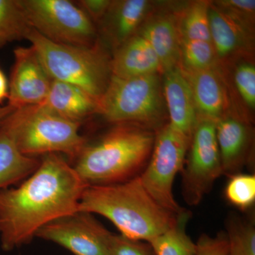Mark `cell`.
I'll return each instance as SVG.
<instances>
[{
  "mask_svg": "<svg viewBox=\"0 0 255 255\" xmlns=\"http://www.w3.org/2000/svg\"><path fill=\"white\" fill-rule=\"evenodd\" d=\"M16 187L0 190V243L10 252L28 244L52 221L79 211L87 187L60 154L43 156Z\"/></svg>",
  "mask_w": 255,
  "mask_h": 255,
  "instance_id": "1",
  "label": "cell"
},
{
  "mask_svg": "<svg viewBox=\"0 0 255 255\" xmlns=\"http://www.w3.org/2000/svg\"><path fill=\"white\" fill-rule=\"evenodd\" d=\"M79 211L103 216L129 239L149 242L172 227L178 215L157 204L140 177L107 185H88Z\"/></svg>",
  "mask_w": 255,
  "mask_h": 255,
  "instance_id": "2",
  "label": "cell"
},
{
  "mask_svg": "<svg viewBox=\"0 0 255 255\" xmlns=\"http://www.w3.org/2000/svg\"><path fill=\"white\" fill-rule=\"evenodd\" d=\"M155 130L117 124L98 140L83 147L73 167L87 185L126 182L142 173L148 162Z\"/></svg>",
  "mask_w": 255,
  "mask_h": 255,
  "instance_id": "3",
  "label": "cell"
},
{
  "mask_svg": "<svg viewBox=\"0 0 255 255\" xmlns=\"http://www.w3.org/2000/svg\"><path fill=\"white\" fill-rule=\"evenodd\" d=\"M26 39L52 80L75 85L100 100L112 78V60L97 43L91 46L60 44L32 28Z\"/></svg>",
  "mask_w": 255,
  "mask_h": 255,
  "instance_id": "4",
  "label": "cell"
},
{
  "mask_svg": "<svg viewBox=\"0 0 255 255\" xmlns=\"http://www.w3.org/2000/svg\"><path fill=\"white\" fill-rule=\"evenodd\" d=\"M1 125L12 134L21 153L29 157L65 154L75 159L87 143L80 123L41 105L16 109Z\"/></svg>",
  "mask_w": 255,
  "mask_h": 255,
  "instance_id": "5",
  "label": "cell"
},
{
  "mask_svg": "<svg viewBox=\"0 0 255 255\" xmlns=\"http://www.w3.org/2000/svg\"><path fill=\"white\" fill-rule=\"evenodd\" d=\"M159 74L119 78L112 75L99 101V113L114 124H134L156 130L165 117Z\"/></svg>",
  "mask_w": 255,
  "mask_h": 255,
  "instance_id": "6",
  "label": "cell"
},
{
  "mask_svg": "<svg viewBox=\"0 0 255 255\" xmlns=\"http://www.w3.org/2000/svg\"><path fill=\"white\" fill-rule=\"evenodd\" d=\"M191 139L164 124L155 130L148 162L139 175L145 190L161 206L175 214L184 210L174 198V182L181 172Z\"/></svg>",
  "mask_w": 255,
  "mask_h": 255,
  "instance_id": "7",
  "label": "cell"
},
{
  "mask_svg": "<svg viewBox=\"0 0 255 255\" xmlns=\"http://www.w3.org/2000/svg\"><path fill=\"white\" fill-rule=\"evenodd\" d=\"M31 27L60 44L91 46L96 28L88 16L68 0H20Z\"/></svg>",
  "mask_w": 255,
  "mask_h": 255,
  "instance_id": "8",
  "label": "cell"
},
{
  "mask_svg": "<svg viewBox=\"0 0 255 255\" xmlns=\"http://www.w3.org/2000/svg\"><path fill=\"white\" fill-rule=\"evenodd\" d=\"M181 174L183 199L187 205H199L223 174L216 122L198 120Z\"/></svg>",
  "mask_w": 255,
  "mask_h": 255,
  "instance_id": "9",
  "label": "cell"
},
{
  "mask_svg": "<svg viewBox=\"0 0 255 255\" xmlns=\"http://www.w3.org/2000/svg\"><path fill=\"white\" fill-rule=\"evenodd\" d=\"M111 233L94 214L78 211L48 223L36 238L55 243L74 255H107Z\"/></svg>",
  "mask_w": 255,
  "mask_h": 255,
  "instance_id": "10",
  "label": "cell"
},
{
  "mask_svg": "<svg viewBox=\"0 0 255 255\" xmlns=\"http://www.w3.org/2000/svg\"><path fill=\"white\" fill-rule=\"evenodd\" d=\"M14 55L8 105L15 109L41 105L46 100L53 80L31 46L18 47Z\"/></svg>",
  "mask_w": 255,
  "mask_h": 255,
  "instance_id": "11",
  "label": "cell"
},
{
  "mask_svg": "<svg viewBox=\"0 0 255 255\" xmlns=\"http://www.w3.org/2000/svg\"><path fill=\"white\" fill-rule=\"evenodd\" d=\"M216 131L223 174L241 173L251 163L253 128L246 119L229 113L216 122Z\"/></svg>",
  "mask_w": 255,
  "mask_h": 255,
  "instance_id": "12",
  "label": "cell"
},
{
  "mask_svg": "<svg viewBox=\"0 0 255 255\" xmlns=\"http://www.w3.org/2000/svg\"><path fill=\"white\" fill-rule=\"evenodd\" d=\"M162 89L168 124L191 139L197 124L198 114L190 85L179 65L164 73Z\"/></svg>",
  "mask_w": 255,
  "mask_h": 255,
  "instance_id": "13",
  "label": "cell"
},
{
  "mask_svg": "<svg viewBox=\"0 0 255 255\" xmlns=\"http://www.w3.org/2000/svg\"><path fill=\"white\" fill-rule=\"evenodd\" d=\"M183 72L190 85L198 119L216 122L230 113L227 87L216 68Z\"/></svg>",
  "mask_w": 255,
  "mask_h": 255,
  "instance_id": "14",
  "label": "cell"
},
{
  "mask_svg": "<svg viewBox=\"0 0 255 255\" xmlns=\"http://www.w3.org/2000/svg\"><path fill=\"white\" fill-rule=\"evenodd\" d=\"M211 43L218 59L248 54L253 50L254 28L230 16L214 3L209 4Z\"/></svg>",
  "mask_w": 255,
  "mask_h": 255,
  "instance_id": "15",
  "label": "cell"
},
{
  "mask_svg": "<svg viewBox=\"0 0 255 255\" xmlns=\"http://www.w3.org/2000/svg\"><path fill=\"white\" fill-rule=\"evenodd\" d=\"M150 7V1L146 0L112 1L100 23L102 33L115 50L136 34Z\"/></svg>",
  "mask_w": 255,
  "mask_h": 255,
  "instance_id": "16",
  "label": "cell"
},
{
  "mask_svg": "<svg viewBox=\"0 0 255 255\" xmlns=\"http://www.w3.org/2000/svg\"><path fill=\"white\" fill-rule=\"evenodd\" d=\"M152 47L160 63L163 74L180 63L181 36L179 21L171 14H157L146 19L139 29Z\"/></svg>",
  "mask_w": 255,
  "mask_h": 255,
  "instance_id": "17",
  "label": "cell"
},
{
  "mask_svg": "<svg viewBox=\"0 0 255 255\" xmlns=\"http://www.w3.org/2000/svg\"><path fill=\"white\" fill-rule=\"evenodd\" d=\"M112 75L134 78L162 73L157 55L138 33L115 50L112 59Z\"/></svg>",
  "mask_w": 255,
  "mask_h": 255,
  "instance_id": "18",
  "label": "cell"
},
{
  "mask_svg": "<svg viewBox=\"0 0 255 255\" xmlns=\"http://www.w3.org/2000/svg\"><path fill=\"white\" fill-rule=\"evenodd\" d=\"M43 107L63 118L80 123L99 113V101L80 87L53 80Z\"/></svg>",
  "mask_w": 255,
  "mask_h": 255,
  "instance_id": "19",
  "label": "cell"
},
{
  "mask_svg": "<svg viewBox=\"0 0 255 255\" xmlns=\"http://www.w3.org/2000/svg\"><path fill=\"white\" fill-rule=\"evenodd\" d=\"M40 162L37 157L21 153L12 134L0 125V190L26 179Z\"/></svg>",
  "mask_w": 255,
  "mask_h": 255,
  "instance_id": "20",
  "label": "cell"
},
{
  "mask_svg": "<svg viewBox=\"0 0 255 255\" xmlns=\"http://www.w3.org/2000/svg\"><path fill=\"white\" fill-rule=\"evenodd\" d=\"M191 212L184 209L172 227L147 242L155 255H196V243L187 232Z\"/></svg>",
  "mask_w": 255,
  "mask_h": 255,
  "instance_id": "21",
  "label": "cell"
},
{
  "mask_svg": "<svg viewBox=\"0 0 255 255\" xmlns=\"http://www.w3.org/2000/svg\"><path fill=\"white\" fill-rule=\"evenodd\" d=\"M31 28L20 0H0V48L26 38Z\"/></svg>",
  "mask_w": 255,
  "mask_h": 255,
  "instance_id": "22",
  "label": "cell"
},
{
  "mask_svg": "<svg viewBox=\"0 0 255 255\" xmlns=\"http://www.w3.org/2000/svg\"><path fill=\"white\" fill-rule=\"evenodd\" d=\"M226 230L228 244L226 255H255L254 220L230 215Z\"/></svg>",
  "mask_w": 255,
  "mask_h": 255,
  "instance_id": "23",
  "label": "cell"
},
{
  "mask_svg": "<svg viewBox=\"0 0 255 255\" xmlns=\"http://www.w3.org/2000/svg\"><path fill=\"white\" fill-rule=\"evenodd\" d=\"M209 1L191 3L179 20L181 39L211 41L209 23Z\"/></svg>",
  "mask_w": 255,
  "mask_h": 255,
  "instance_id": "24",
  "label": "cell"
},
{
  "mask_svg": "<svg viewBox=\"0 0 255 255\" xmlns=\"http://www.w3.org/2000/svg\"><path fill=\"white\" fill-rule=\"evenodd\" d=\"M218 61L211 41L181 39L179 67L184 71H199L216 68Z\"/></svg>",
  "mask_w": 255,
  "mask_h": 255,
  "instance_id": "25",
  "label": "cell"
},
{
  "mask_svg": "<svg viewBox=\"0 0 255 255\" xmlns=\"http://www.w3.org/2000/svg\"><path fill=\"white\" fill-rule=\"evenodd\" d=\"M224 190L226 200L242 211H246L255 202V174L238 173L230 176Z\"/></svg>",
  "mask_w": 255,
  "mask_h": 255,
  "instance_id": "26",
  "label": "cell"
},
{
  "mask_svg": "<svg viewBox=\"0 0 255 255\" xmlns=\"http://www.w3.org/2000/svg\"><path fill=\"white\" fill-rule=\"evenodd\" d=\"M107 255H155L147 242L135 241L111 233L107 243Z\"/></svg>",
  "mask_w": 255,
  "mask_h": 255,
  "instance_id": "27",
  "label": "cell"
},
{
  "mask_svg": "<svg viewBox=\"0 0 255 255\" xmlns=\"http://www.w3.org/2000/svg\"><path fill=\"white\" fill-rule=\"evenodd\" d=\"M235 83L245 103L252 110L255 107V67L251 63L240 64L234 75Z\"/></svg>",
  "mask_w": 255,
  "mask_h": 255,
  "instance_id": "28",
  "label": "cell"
},
{
  "mask_svg": "<svg viewBox=\"0 0 255 255\" xmlns=\"http://www.w3.org/2000/svg\"><path fill=\"white\" fill-rule=\"evenodd\" d=\"M214 4L232 17L251 28H254L255 1L254 0H224Z\"/></svg>",
  "mask_w": 255,
  "mask_h": 255,
  "instance_id": "29",
  "label": "cell"
},
{
  "mask_svg": "<svg viewBox=\"0 0 255 255\" xmlns=\"http://www.w3.org/2000/svg\"><path fill=\"white\" fill-rule=\"evenodd\" d=\"M196 255H226L228 239L226 232L221 231L212 237L202 234L196 242Z\"/></svg>",
  "mask_w": 255,
  "mask_h": 255,
  "instance_id": "30",
  "label": "cell"
},
{
  "mask_svg": "<svg viewBox=\"0 0 255 255\" xmlns=\"http://www.w3.org/2000/svg\"><path fill=\"white\" fill-rule=\"evenodd\" d=\"M112 2L110 0H81L76 4L92 22L100 23L110 9Z\"/></svg>",
  "mask_w": 255,
  "mask_h": 255,
  "instance_id": "31",
  "label": "cell"
},
{
  "mask_svg": "<svg viewBox=\"0 0 255 255\" xmlns=\"http://www.w3.org/2000/svg\"><path fill=\"white\" fill-rule=\"evenodd\" d=\"M9 97V85L2 70L0 69V105Z\"/></svg>",
  "mask_w": 255,
  "mask_h": 255,
  "instance_id": "32",
  "label": "cell"
},
{
  "mask_svg": "<svg viewBox=\"0 0 255 255\" xmlns=\"http://www.w3.org/2000/svg\"><path fill=\"white\" fill-rule=\"evenodd\" d=\"M16 109L9 105L0 106V125L4 122L5 119L10 115Z\"/></svg>",
  "mask_w": 255,
  "mask_h": 255,
  "instance_id": "33",
  "label": "cell"
}]
</instances>
